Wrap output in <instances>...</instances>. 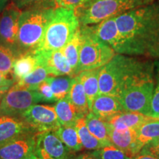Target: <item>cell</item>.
Here are the masks:
<instances>
[{"instance_id": "cell-1", "label": "cell", "mask_w": 159, "mask_h": 159, "mask_svg": "<svg viewBox=\"0 0 159 159\" xmlns=\"http://www.w3.org/2000/svg\"><path fill=\"white\" fill-rule=\"evenodd\" d=\"M122 39V55L159 59V2L115 17Z\"/></svg>"}, {"instance_id": "cell-2", "label": "cell", "mask_w": 159, "mask_h": 159, "mask_svg": "<svg viewBox=\"0 0 159 159\" xmlns=\"http://www.w3.org/2000/svg\"><path fill=\"white\" fill-rule=\"evenodd\" d=\"M154 75V61L142 57L116 54L101 67L99 94L118 97L123 91L142 77Z\"/></svg>"}, {"instance_id": "cell-3", "label": "cell", "mask_w": 159, "mask_h": 159, "mask_svg": "<svg viewBox=\"0 0 159 159\" xmlns=\"http://www.w3.org/2000/svg\"><path fill=\"white\" fill-rule=\"evenodd\" d=\"M80 25L75 10L55 7L36 50L62 49L71 39Z\"/></svg>"}, {"instance_id": "cell-4", "label": "cell", "mask_w": 159, "mask_h": 159, "mask_svg": "<svg viewBox=\"0 0 159 159\" xmlns=\"http://www.w3.org/2000/svg\"><path fill=\"white\" fill-rule=\"evenodd\" d=\"M55 7H30L20 16L16 51L18 54L35 52L39 47Z\"/></svg>"}, {"instance_id": "cell-5", "label": "cell", "mask_w": 159, "mask_h": 159, "mask_svg": "<svg viewBox=\"0 0 159 159\" xmlns=\"http://www.w3.org/2000/svg\"><path fill=\"white\" fill-rule=\"evenodd\" d=\"M156 0H86L75 10L80 25H97L132 10L150 5Z\"/></svg>"}, {"instance_id": "cell-6", "label": "cell", "mask_w": 159, "mask_h": 159, "mask_svg": "<svg viewBox=\"0 0 159 159\" xmlns=\"http://www.w3.org/2000/svg\"><path fill=\"white\" fill-rule=\"evenodd\" d=\"M80 27L83 35V43L75 76L83 71L101 68L116 54L110 46L94 34L91 25H80Z\"/></svg>"}, {"instance_id": "cell-7", "label": "cell", "mask_w": 159, "mask_h": 159, "mask_svg": "<svg viewBox=\"0 0 159 159\" xmlns=\"http://www.w3.org/2000/svg\"><path fill=\"white\" fill-rule=\"evenodd\" d=\"M155 87L154 75L140 78L119 95L118 98L126 111L149 114Z\"/></svg>"}, {"instance_id": "cell-8", "label": "cell", "mask_w": 159, "mask_h": 159, "mask_svg": "<svg viewBox=\"0 0 159 159\" xmlns=\"http://www.w3.org/2000/svg\"><path fill=\"white\" fill-rule=\"evenodd\" d=\"M41 102L36 90L24 89L14 84L7 90L0 102V114L16 116L32 105Z\"/></svg>"}, {"instance_id": "cell-9", "label": "cell", "mask_w": 159, "mask_h": 159, "mask_svg": "<svg viewBox=\"0 0 159 159\" xmlns=\"http://www.w3.org/2000/svg\"><path fill=\"white\" fill-rule=\"evenodd\" d=\"M72 152L55 134L54 130L37 133L35 156L43 159H69Z\"/></svg>"}, {"instance_id": "cell-10", "label": "cell", "mask_w": 159, "mask_h": 159, "mask_svg": "<svg viewBox=\"0 0 159 159\" xmlns=\"http://www.w3.org/2000/svg\"><path fill=\"white\" fill-rule=\"evenodd\" d=\"M25 122L35 132L55 130L60 123L55 113L54 105L35 104L21 115Z\"/></svg>"}, {"instance_id": "cell-11", "label": "cell", "mask_w": 159, "mask_h": 159, "mask_svg": "<svg viewBox=\"0 0 159 159\" xmlns=\"http://www.w3.org/2000/svg\"><path fill=\"white\" fill-rule=\"evenodd\" d=\"M35 132L27 133L0 144V159H32L36 158Z\"/></svg>"}, {"instance_id": "cell-12", "label": "cell", "mask_w": 159, "mask_h": 159, "mask_svg": "<svg viewBox=\"0 0 159 159\" xmlns=\"http://www.w3.org/2000/svg\"><path fill=\"white\" fill-rule=\"evenodd\" d=\"M21 12L22 11L13 1L4 7L0 15V41L16 51Z\"/></svg>"}, {"instance_id": "cell-13", "label": "cell", "mask_w": 159, "mask_h": 159, "mask_svg": "<svg viewBox=\"0 0 159 159\" xmlns=\"http://www.w3.org/2000/svg\"><path fill=\"white\" fill-rule=\"evenodd\" d=\"M38 63L45 67L51 76L73 77V71L61 49L60 50H35Z\"/></svg>"}, {"instance_id": "cell-14", "label": "cell", "mask_w": 159, "mask_h": 159, "mask_svg": "<svg viewBox=\"0 0 159 159\" xmlns=\"http://www.w3.org/2000/svg\"><path fill=\"white\" fill-rule=\"evenodd\" d=\"M108 125V136L111 144L120 149L128 156L134 158L142 150L137 141V130L132 128H115Z\"/></svg>"}, {"instance_id": "cell-15", "label": "cell", "mask_w": 159, "mask_h": 159, "mask_svg": "<svg viewBox=\"0 0 159 159\" xmlns=\"http://www.w3.org/2000/svg\"><path fill=\"white\" fill-rule=\"evenodd\" d=\"M90 111L98 118L108 122L112 117L125 110L117 97L108 94H98L93 101Z\"/></svg>"}, {"instance_id": "cell-16", "label": "cell", "mask_w": 159, "mask_h": 159, "mask_svg": "<svg viewBox=\"0 0 159 159\" xmlns=\"http://www.w3.org/2000/svg\"><path fill=\"white\" fill-rule=\"evenodd\" d=\"M91 27L94 34L101 41L110 46L117 54H120L122 49V39L115 17L103 20L97 25H91Z\"/></svg>"}, {"instance_id": "cell-17", "label": "cell", "mask_w": 159, "mask_h": 159, "mask_svg": "<svg viewBox=\"0 0 159 159\" xmlns=\"http://www.w3.org/2000/svg\"><path fill=\"white\" fill-rule=\"evenodd\" d=\"M32 131L35 132L24 120L16 116L0 114V144Z\"/></svg>"}, {"instance_id": "cell-18", "label": "cell", "mask_w": 159, "mask_h": 159, "mask_svg": "<svg viewBox=\"0 0 159 159\" xmlns=\"http://www.w3.org/2000/svg\"><path fill=\"white\" fill-rule=\"evenodd\" d=\"M54 108L61 125L74 126L80 118L84 117L71 102L68 95L64 98L57 100Z\"/></svg>"}, {"instance_id": "cell-19", "label": "cell", "mask_w": 159, "mask_h": 159, "mask_svg": "<svg viewBox=\"0 0 159 159\" xmlns=\"http://www.w3.org/2000/svg\"><path fill=\"white\" fill-rule=\"evenodd\" d=\"M150 117L140 113L125 111L112 117L106 122L115 128H132L137 130L139 127Z\"/></svg>"}, {"instance_id": "cell-20", "label": "cell", "mask_w": 159, "mask_h": 159, "mask_svg": "<svg viewBox=\"0 0 159 159\" xmlns=\"http://www.w3.org/2000/svg\"><path fill=\"white\" fill-rule=\"evenodd\" d=\"M99 70L100 68L83 71L75 76L82 83L88 99L89 110H91L93 101L99 94Z\"/></svg>"}, {"instance_id": "cell-21", "label": "cell", "mask_w": 159, "mask_h": 159, "mask_svg": "<svg viewBox=\"0 0 159 159\" xmlns=\"http://www.w3.org/2000/svg\"><path fill=\"white\" fill-rule=\"evenodd\" d=\"M37 65L38 60L34 52H28L18 55L13 67L15 83L32 72Z\"/></svg>"}, {"instance_id": "cell-22", "label": "cell", "mask_w": 159, "mask_h": 159, "mask_svg": "<svg viewBox=\"0 0 159 159\" xmlns=\"http://www.w3.org/2000/svg\"><path fill=\"white\" fill-rule=\"evenodd\" d=\"M83 43V35L81 33L80 27L71 38V39L61 49L63 55L67 59L73 71V77H75V71L77 70L79 63L80 51Z\"/></svg>"}, {"instance_id": "cell-23", "label": "cell", "mask_w": 159, "mask_h": 159, "mask_svg": "<svg viewBox=\"0 0 159 159\" xmlns=\"http://www.w3.org/2000/svg\"><path fill=\"white\" fill-rule=\"evenodd\" d=\"M85 121L91 134L100 141L105 147L112 144L108 136V125L105 121L98 118L91 111H89L85 116Z\"/></svg>"}, {"instance_id": "cell-24", "label": "cell", "mask_w": 159, "mask_h": 159, "mask_svg": "<svg viewBox=\"0 0 159 159\" xmlns=\"http://www.w3.org/2000/svg\"><path fill=\"white\" fill-rule=\"evenodd\" d=\"M56 136L71 152H77L83 149L76 127L60 125L54 130Z\"/></svg>"}, {"instance_id": "cell-25", "label": "cell", "mask_w": 159, "mask_h": 159, "mask_svg": "<svg viewBox=\"0 0 159 159\" xmlns=\"http://www.w3.org/2000/svg\"><path fill=\"white\" fill-rule=\"evenodd\" d=\"M159 139V117L151 116L137 130V141L143 147L155 139Z\"/></svg>"}, {"instance_id": "cell-26", "label": "cell", "mask_w": 159, "mask_h": 159, "mask_svg": "<svg viewBox=\"0 0 159 159\" xmlns=\"http://www.w3.org/2000/svg\"><path fill=\"white\" fill-rule=\"evenodd\" d=\"M68 96L71 102L76 107L80 114L84 117L86 116V114L90 111L89 108L88 99L82 83L77 77H75Z\"/></svg>"}, {"instance_id": "cell-27", "label": "cell", "mask_w": 159, "mask_h": 159, "mask_svg": "<svg viewBox=\"0 0 159 159\" xmlns=\"http://www.w3.org/2000/svg\"><path fill=\"white\" fill-rule=\"evenodd\" d=\"M75 77L65 76H48L46 80L50 85L56 101L64 98L69 94Z\"/></svg>"}, {"instance_id": "cell-28", "label": "cell", "mask_w": 159, "mask_h": 159, "mask_svg": "<svg viewBox=\"0 0 159 159\" xmlns=\"http://www.w3.org/2000/svg\"><path fill=\"white\" fill-rule=\"evenodd\" d=\"M78 132L80 139L83 148L88 150H96L98 149L104 148L102 143L99 141L87 128L85 124V117H81L77 121L75 125Z\"/></svg>"}, {"instance_id": "cell-29", "label": "cell", "mask_w": 159, "mask_h": 159, "mask_svg": "<svg viewBox=\"0 0 159 159\" xmlns=\"http://www.w3.org/2000/svg\"><path fill=\"white\" fill-rule=\"evenodd\" d=\"M48 76L49 73L45 67L38 63L34 70L24 78L16 82L15 84L21 88L36 90L40 83L44 81Z\"/></svg>"}, {"instance_id": "cell-30", "label": "cell", "mask_w": 159, "mask_h": 159, "mask_svg": "<svg viewBox=\"0 0 159 159\" xmlns=\"http://www.w3.org/2000/svg\"><path fill=\"white\" fill-rule=\"evenodd\" d=\"M18 55L14 49L0 43V71L7 76L13 77V63Z\"/></svg>"}, {"instance_id": "cell-31", "label": "cell", "mask_w": 159, "mask_h": 159, "mask_svg": "<svg viewBox=\"0 0 159 159\" xmlns=\"http://www.w3.org/2000/svg\"><path fill=\"white\" fill-rule=\"evenodd\" d=\"M97 159H133L114 145L105 146L91 152Z\"/></svg>"}, {"instance_id": "cell-32", "label": "cell", "mask_w": 159, "mask_h": 159, "mask_svg": "<svg viewBox=\"0 0 159 159\" xmlns=\"http://www.w3.org/2000/svg\"><path fill=\"white\" fill-rule=\"evenodd\" d=\"M154 92L148 116L159 117V59L154 61Z\"/></svg>"}, {"instance_id": "cell-33", "label": "cell", "mask_w": 159, "mask_h": 159, "mask_svg": "<svg viewBox=\"0 0 159 159\" xmlns=\"http://www.w3.org/2000/svg\"><path fill=\"white\" fill-rule=\"evenodd\" d=\"M14 2L21 11L30 7H55L54 0H16Z\"/></svg>"}, {"instance_id": "cell-34", "label": "cell", "mask_w": 159, "mask_h": 159, "mask_svg": "<svg viewBox=\"0 0 159 159\" xmlns=\"http://www.w3.org/2000/svg\"><path fill=\"white\" fill-rule=\"evenodd\" d=\"M38 94H39L41 102H56L54 95H53L52 91L50 85L47 80L43 81L39 85L36 89Z\"/></svg>"}, {"instance_id": "cell-35", "label": "cell", "mask_w": 159, "mask_h": 159, "mask_svg": "<svg viewBox=\"0 0 159 159\" xmlns=\"http://www.w3.org/2000/svg\"><path fill=\"white\" fill-rule=\"evenodd\" d=\"M86 0H54L55 7L76 10L81 7Z\"/></svg>"}, {"instance_id": "cell-36", "label": "cell", "mask_w": 159, "mask_h": 159, "mask_svg": "<svg viewBox=\"0 0 159 159\" xmlns=\"http://www.w3.org/2000/svg\"><path fill=\"white\" fill-rule=\"evenodd\" d=\"M140 152H147L159 157V139H155L144 145Z\"/></svg>"}, {"instance_id": "cell-37", "label": "cell", "mask_w": 159, "mask_h": 159, "mask_svg": "<svg viewBox=\"0 0 159 159\" xmlns=\"http://www.w3.org/2000/svg\"><path fill=\"white\" fill-rule=\"evenodd\" d=\"M15 83V80L13 77H8L4 75L2 71H0V87H10Z\"/></svg>"}, {"instance_id": "cell-38", "label": "cell", "mask_w": 159, "mask_h": 159, "mask_svg": "<svg viewBox=\"0 0 159 159\" xmlns=\"http://www.w3.org/2000/svg\"><path fill=\"white\" fill-rule=\"evenodd\" d=\"M133 159H159V157L150 153H147V152H139Z\"/></svg>"}, {"instance_id": "cell-39", "label": "cell", "mask_w": 159, "mask_h": 159, "mask_svg": "<svg viewBox=\"0 0 159 159\" xmlns=\"http://www.w3.org/2000/svg\"><path fill=\"white\" fill-rule=\"evenodd\" d=\"M69 159H97L96 157L93 156L91 152L89 153H81L77 156L73 155Z\"/></svg>"}, {"instance_id": "cell-40", "label": "cell", "mask_w": 159, "mask_h": 159, "mask_svg": "<svg viewBox=\"0 0 159 159\" xmlns=\"http://www.w3.org/2000/svg\"><path fill=\"white\" fill-rule=\"evenodd\" d=\"M10 88H8V87H0V102H1L2 99L3 98L4 95L5 94V93L7 92Z\"/></svg>"}, {"instance_id": "cell-41", "label": "cell", "mask_w": 159, "mask_h": 159, "mask_svg": "<svg viewBox=\"0 0 159 159\" xmlns=\"http://www.w3.org/2000/svg\"><path fill=\"white\" fill-rule=\"evenodd\" d=\"M7 0H0V12H1L4 9V7H5L6 2H7Z\"/></svg>"}, {"instance_id": "cell-42", "label": "cell", "mask_w": 159, "mask_h": 159, "mask_svg": "<svg viewBox=\"0 0 159 159\" xmlns=\"http://www.w3.org/2000/svg\"><path fill=\"white\" fill-rule=\"evenodd\" d=\"M32 159H43V158H37V157H36V158H32Z\"/></svg>"}, {"instance_id": "cell-43", "label": "cell", "mask_w": 159, "mask_h": 159, "mask_svg": "<svg viewBox=\"0 0 159 159\" xmlns=\"http://www.w3.org/2000/svg\"><path fill=\"white\" fill-rule=\"evenodd\" d=\"M12 1H13V2H14V1H16V0H12Z\"/></svg>"}]
</instances>
